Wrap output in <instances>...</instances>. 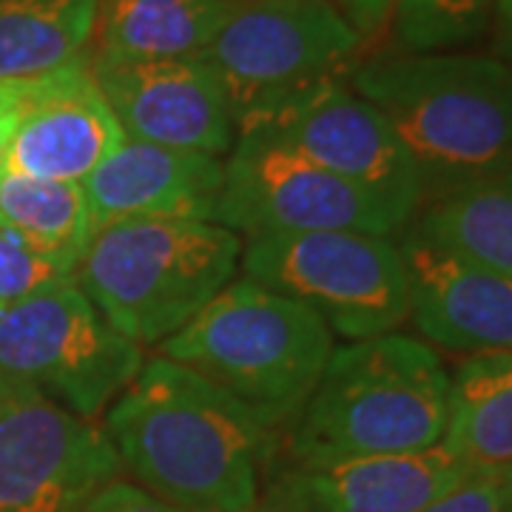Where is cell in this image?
Listing matches in <instances>:
<instances>
[{"label":"cell","mask_w":512,"mask_h":512,"mask_svg":"<svg viewBox=\"0 0 512 512\" xmlns=\"http://www.w3.org/2000/svg\"><path fill=\"white\" fill-rule=\"evenodd\" d=\"M128 481L183 512L251 507L276 458V433L200 373L165 356L103 413Z\"/></svg>","instance_id":"1"},{"label":"cell","mask_w":512,"mask_h":512,"mask_svg":"<svg viewBox=\"0 0 512 512\" xmlns=\"http://www.w3.org/2000/svg\"><path fill=\"white\" fill-rule=\"evenodd\" d=\"M348 83L390 123L424 202L512 171V72L495 55H382Z\"/></svg>","instance_id":"2"},{"label":"cell","mask_w":512,"mask_h":512,"mask_svg":"<svg viewBox=\"0 0 512 512\" xmlns=\"http://www.w3.org/2000/svg\"><path fill=\"white\" fill-rule=\"evenodd\" d=\"M450 373L433 345L382 333L333 348L311 399L285 427L291 464L439 447Z\"/></svg>","instance_id":"3"},{"label":"cell","mask_w":512,"mask_h":512,"mask_svg":"<svg viewBox=\"0 0 512 512\" xmlns=\"http://www.w3.org/2000/svg\"><path fill=\"white\" fill-rule=\"evenodd\" d=\"M333 348V333L316 313L234 279L165 339L160 356L217 384L276 433L311 399Z\"/></svg>","instance_id":"4"},{"label":"cell","mask_w":512,"mask_h":512,"mask_svg":"<svg viewBox=\"0 0 512 512\" xmlns=\"http://www.w3.org/2000/svg\"><path fill=\"white\" fill-rule=\"evenodd\" d=\"M245 239L200 220H128L94 231L74 282L140 348H160L239 274Z\"/></svg>","instance_id":"5"},{"label":"cell","mask_w":512,"mask_h":512,"mask_svg":"<svg viewBox=\"0 0 512 512\" xmlns=\"http://www.w3.org/2000/svg\"><path fill=\"white\" fill-rule=\"evenodd\" d=\"M239 274L316 313L350 342L399 330L410 316L399 242L365 231L245 239Z\"/></svg>","instance_id":"6"},{"label":"cell","mask_w":512,"mask_h":512,"mask_svg":"<svg viewBox=\"0 0 512 512\" xmlns=\"http://www.w3.org/2000/svg\"><path fill=\"white\" fill-rule=\"evenodd\" d=\"M365 37L330 0H239L200 60L217 77L234 126L356 66Z\"/></svg>","instance_id":"7"},{"label":"cell","mask_w":512,"mask_h":512,"mask_svg":"<svg viewBox=\"0 0 512 512\" xmlns=\"http://www.w3.org/2000/svg\"><path fill=\"white\" fill-rule=\"evenodd\" d=\"M146 362L74 279L0 311V379L29 384L80 419H103Z\"/></svg>","instance_id":"8"},{"label":"cell","mask_w":512,"mask_h":512,"mask_svg":"<svg viewBox=\"0 0 512 512\" xmlns=\"http://www.w3.org/2000/svg\"><path fill=\"white\" fill-rule=\"evenodd\" d=\"M217 225L242 239L308 231H365L393 237L404 222L328 168L274 137L239 131L225 157Z\"/></svg>","instance_id":"9"},{"label":"cell","mask_w":512,"mask_h":512,"mask_svg":"<svg viewBox=\"0 0 512 512\" xmlns=\"http://www.w3.org/2000/svg\"><path fill=\"white\" fill-rule=\"evenodd\" d=\"M239 131H256L296 148L330 174L359 185L410 225L424 205L419 171L390 123L350 89L345 77L319 80L251 114Z\"/></svg>","instance_id":"10"},{"label":"cell","mask_w":512,"mask_h":512,"mask_svg":"<svg viewBox=\"0 0 512 512\" xmlns=\"http://www.w3.org/2000/svg\"><path fill=\"white\" fill-rule=\"evenodd\" d=\"M117 476L103 424L0 379V512H72Z\"/></svg>","instance_id":"11"},{"label":"cell","mask_w":512,"mask_h":512,"mask_svg":"<svg viewBox=\"0 0 512 512\" xmlns=\"http://www.w3.org/2000/svg\"><path fill=\"white\" fill-rule=\"evenodd\" d=\"M94 80L128 140L228 157L237 126L200 57L109 63L89 55Z\"/></svg>","instance_id":"12"},{"label":"cell","mask_w":512,"mask_h":512,"mask_svg":"<svg viewBox=\"0 0 512 512\" xmlns=\"http://www.w3.org/2000/svg\"><path fill=\"white\" fill-rule=\"evenodd\" d=\"M410 322L450 353L512 350V279L441 245L416 225L399 239Z\"/></svg>","instance_id":"13"},{"label":"cell","mask_w":512,"mask_h":512,"mask_svg":"<svg viewBox=\"0 0 512 512\" xmlns=\"http://www.w3.org/2000/svg\"><path fill=\"white\" fill-rule=\"evenodd\" d=\"M123 140L126 134L86 55L29 83L6 151V171L83 183Z\"/></svg>","instance_id":"14"},{"label":"cell","mask_w":512,"mask_h":512,"mask_svg":"<svg viewBox=\"0 0 512 512\" xmlns=\"http://www.w3.org/2000/svg\"><path fill=\"white\" fill-rule=\"evenodd\" d=\"M225 157L123 140L83 180L92 231L128 220L214 222Z\"/></svg>","instance_id":"15"},{"label":"cell","mask_w":512,"mask_h":512,"mask_svg":"<svg viewBox=\"0 0 512 512\" xmlns=\"http://www.w3.org/2000/svg\"><path fill=\"white\" fill-rule=\"evenodd\" d=\"M282 476L311 512H424L476 470L444 447L325 464H288Z\"/></svg>","instance_id":"16"},{"label":"cell","mask_w":512,"mask_h":512,"mask_svg":"<svg viewBox=\"0 0 512 512\" xmlns=\"http://www.w3.org/2000/svg\"><path fill=\"white\" fill-rule=\"evenodd\" d=\"M239 0H97L94 52L109 63L197 57Z\"/></svg>","instance_id":"17"},{"label":"cell","mask_w":512,"mask_h":512,"mask_svg":"<svg viewBox=\"0 0 512 512\" xmlns=\"http://www.w3.org/2000/svg\"><path fill=\"white\" fill-rule=\"evenodd\" d=\"M441 447L473 470L512 467V350H484L458 362Z\"/></svg>","instance_id":"18"},{"label":"cell","mask_w":512,"mask_h":512,"mask_svg":"<svg viewBox=\"0 0 512 512\" xmlns=\"http://www.w3.org/2000/svg\"><path fill=\"white\" fill-rule=\"evenodd\" d=\"M97 0H0V80H35L89 55Z\"/></svg>","instance_id":"19"},{"label":"cell","mask_w":512,"mask_h":512,"mask_svg":"<svg viewBox=\"0 0 512 512\" xmlns=\"http://www.w3.org/2000/svg\"><path fill=\"white\" fill-rule=\"evenodd\" d=\"M0 225L72 274L94 237L83 183L37 180L6 168L0 171Z\"/></svg>","instance_id":"20"},{"label":"cell","mask_w":512,"mask_h":512,"mask_svg":"<svg viewBox=\"0 0 512 512\" xmlns=\"http://www.w3.org/2000/svg\"><path fill=\"white\" fill-rule=\"evenodd\" d=\"M413 225L512 279V171L424 202Z\"/></svg>","instance_id":"21"},{"label":"cell","mask_w":512,"mask_h":512,"mask_svg":"<svg viewBox=\"0 0 512 512\" xmlns=\"http://www.w3.org/2000/svg\"><path fill=\"white\" fill-rule=\"evenodd\" d=\"M66 279H74L69 268L0 225V311Z\"/></svg>","instance_id":"22"},{"label":"cell","mask_w":512,"mask_h":512,"mask_svg":"<svg viewBox=\"0 0 512 512\" xmlns=\"http://www.w3.org/2000/svg\"><path fill=\"white\" fill-rule=\"evenodd\" d=\"M72 512H183L171 504L160 501L157 495L146 493L134 481L117 476L100 490H94L89 498H83Z\"/></svg>","instance_id":"23"},{"label":"cell","mask_w":512,"mask_h":512,"mask_svg":"<svg viewBox=\"0 0 512 512\" xmlns=\"http://www.w3.org/2000/svg\"><path fill=\"white\" fill-rule=\"evenodd\" d=\"M424 512H501V473L476 470L461 487Z\"/></svg>","instance_id":"24"},{"label":"cell","mask_w":512,"mask_h":512,"mask_svg":"<svg viewBox=\"0 0 512 512\" xmlns=\"http://www.w3.org/2000/svg\"><path fill=\"white\" fill-rule=\"evenodd\" d=\"M242 512H311L305 501L291 487V481L282 476V470H271L262 490L251 501V507Z\"/></svg>","instance_id":"25"},{"label":"cell","mask_w":512,"mask_h":512,"mask_svg":"<svg viewBox=\"0 0 512 512\" xmlns=\"http://www.w3.org/2000/svg\"><path fill=\"white\" fill-rule=\"evenodd\" d=\"M390 3H393V0H345L339 9H342V15L353 23V29L367 40V37L379 35L384 29V20H387V12H390Z\"/></svg>","instance_id":"26"},{"label":"cell","mask_w":512,"mask_h":512,"mask_svg":"<svg viewBox=\"0 0 512 512\" xmlns=\"http://www.w3.org/2000/svg\"><path fill=\"white\" fill-rule=\"evenodd\" d=\"M493 55L512 72V0H493Z\"/></svg>","instance_id":"27"},{"label":"cell","mask_w":512,"mask_h":512,"mask_svg":"<svg viewBox=\"0 0 512 512\" xmlns=\"http://www.w3.org/2000/svg\"><path fill=\"white\" fill-rule=\"evenodd\" d=\"M32 80H0V117L20 109Z\"/></svg>","instance_id":"28"},{"label":"cell","mask_w":512,"mask_h":512,"mask_svg":"<svg viewBox=\"0 0 512 512\" xmlns=\"http://www.w3.org/2000/svg\"><path fill=\"white\" fill-rule=\"evenodd\" d=\"M15 123H18V111L0 117V171L6 168V151H9V140H12Z\"/></svg>","instance_id":"29"},{"label":"cell","mask_w":512,"mask_h":512,"mask_svg":"<svg viewBox=\"0 0 512 512\" xmlns=\"http://www.w3.org/2000/svg\"><path fill=\"white\" fill-rule=\"evenodd\" d=\"M501 512H512V467L501 473Z\"/></svg>","instance_id":"30"},{"label":"cell","mask_w":512,"mask_h":512,"mask_svg":"<svg viewBox=\"0 0 512 512\" xmlns=\"http://www.w3.org/2000/svg\"><path fill=\"white\" fill-rule=\"evenodd\" d=\"M330 3H336V6H342V3H345V0H330Z\"/></svg>","instance_id":"31"}]
</instances>
